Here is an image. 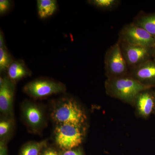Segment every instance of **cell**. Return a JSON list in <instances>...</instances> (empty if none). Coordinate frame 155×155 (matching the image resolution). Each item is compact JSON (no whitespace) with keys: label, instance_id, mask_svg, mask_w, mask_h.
I'll list each match as a JSON object with an SVG mask.
<instances>
[{"label":"cell","instance_id":"1","mask_svg":"<svg viewBox=\"0 0 155 155\" xmlns=\"http://www.w3.org/2000/svg\"><path fill=\"white\" fill-rule=\"evenodd\" d=\"M104 86L108 96L132 106L139 93L151 88L142 84L129 74L122 77L107 78Z\"/></svg>","mask_w":155,"mask_h":155},{"label":"cell","instance_id":"2","mask_svg":"<svg viewBox=\"0 0 155 155\" xmlns=\"http://www.w3.org/2000/svg\"><path fill=\"white\" fill-rule=\"evenodd\" d=\"M51 116L56 125L68 123L86 127V113L73 98L64 97L58 101L53 107Z\"/></svg>","mask_w":155,"mask_h":155},{"label":"cell","instance_id":"3","mask_svg":"<svg viewBox=\"0 0 155 155\" xmlns=\"http://www.w3.org/2000/svg\"><path fill=\"white\" fill-rule=\"evenodd\" d=\"M86 127L74 124L56 125L54 141L60 150H71L81 146L84 139Z\"/></svg>","mask_w":155,"mask_h":155},{"label":"cell","instance_id":"4","mask_svg":"<svg viewBox=\"0 0 155 155\" xmlns=\"http://www.w3.org/2000/svg\"><path fill=\"white\" fill-rule=\"evenodd\" d=\"M104 65L107 78L122 77L129 74V67L123 55L119 41L107 50Z\"/></svg>","mask_w":155,"mask_h":155},{"label":"cell","instance_id":"5","mask_svg":"<svg viewBox=\"0 0 155 155\" xmlns=\"http://www.w3.org/2000/svg\"><path fill=\"white\" fill-rule=\"evenodd\" d=\"M66 91L64 84L48 78L35 79L25 84L23 91L34 98H41Z\"/></svg>","mask_w":155,"mask_h":155},{"label":"cell","instance_id":"6","mask_svg":"<svg viewBox=\"0 0 155 155\" xmlns=\"http://www.w3.org/2000/svg\"><path fill=\"white\" fill-rule=\"evenodd\" d=\"M118 41L146 47L153 48L155 46V38L133 22L122 27L119 33Z\"/></svg>","mask_w":155,"mask_h":155},{"label":"cell","instance_id":"7","mask_svg":"<svg viewBox=\"0 0 155 155\" xmlns=\"http://www.w3.org/2000/svg\"><path fill=\"white\" fill-rule=\"evenodd\" d=\"M21 113L25 125L34 133L40 132L45 125L44 111L36 103L29 101H25L22 102Z\"/></svg>","mask_w":155,"mask_h":155},{"label":"cell","instance_id":"8","mask_svg":"<svg viewBox=\"0 0 155 155\" xmlns=\"http://www.w3.org/2000/svg\"><path fill=\"white\" fill-rule=\"evenodd\" d=\"M118 41L129 69L153 59V48L128 44Z\"/></svg>","mask_w":155,"mask_h":155},{"label":"cell","instance_id":"9","mask_svg":"<svg viewBox=\"0 0 155 155\" xmlns=\"http://www.w3.org/2000/svg\"><path fill=\"white\" fill-rule=\"evenodd\" d=\"M136 116L147 119L154 114L155 108V88L146 89L139 93L133 106Z\"/></svg>","mask_w":155,"mask_h":155},{"label":"cell","instance_id":"10","mask_svg":"<svg viewBox=\"0 0 155 155\" xmlns=\"http://www.w3.org/2000/svg\"><path fill=\"white\" fill-rule=\"evenodd\" d=\"M15 84L7 75L0 78V111L4 116H14Z\"/></svg>","mask_w":155,"mask_h":155},{"label":"cell","instance_id":"11","mask_svg":"<svg viewBox=\"0 0 155 155\" xmlns=\"http://www.w3.org/2000/svg\"><path fill=\"white\" fill-rule=\"evenodd\" d=\"M129 74L142 84L155 88V61L153 59L129 69Z\"/></svg>","mask_w":155,"mask_h":155},{"label":"cell","instance_id":"12","mask_svg":"<svg viewBox=\"0 0 155 155\" xmlns=\"http://www.w3.org/2000/svg\"><path fill=\"white\" fill-rule=\"evenodd\" d=\"M7 72V76L15 83L31 75V71L22 60L13 61Z\"/></svg>","mask_w":155,"mask_h":155},{"label":"cell","instance_id":"13","mask_svg":"<svg viewBox=\"0 0 155 155\" xmlns=\"http://www.w3.org/2000/svg\"><path fill=\"white\" fill-rule=\"evenodd\" d=\"M133 22L143 28L155 38V12H140L134 18Z\"/></svg>","mask_w":155,"mask_h":155},{"label":"cell","instance_id":"14","mask_svg":"<svg viewBox=\"0 0 155 155\" xmlns=\"http://www.w3.org/2000/svg\"><path fill=\"white\" fill-rule=\"evenodd\" d=\"M37 8L40 18L46 19L55 13L58 9V2L55 0H38Z\"/></svg>","mask_w":155,"mask_h":155},{"label":"cell","instance_id":"15","mask_svg":"<svg viewBox=\"0 0 155 155\" xmlns=\"http://www.w3.org/2000/svg\"><path fill=\"white\" fill-rule=\"evenodd\" d=\"M47 144L46 140L28 142L22 146L18 155H40Z\"/></svg>","mask_w":155,"mask_h":155},{"label":"cell","instance_id":"16","mask_svg":"<svg viewBox=\"0 0 155 155\" xmlns=\"http://www.w3.org/2000/svg\"><path fill=\"white\" fill-rule=\"evenodd\" d=\"M14 127V117L7 116L3 117L0 122V141L7 143L13 133Z\"/></svg>","mask_w":155,"mask_h":155},{"label":"cell","instance_id":"17","mask_svg":"<svg viewBox=\"0 0 155 155\" xmlns=\"http://www.w3.org/2000/svg\"><path fill=\"white\" fill-rule=\"evenodd\" d=\"M87 2L97 8L105 11H112L120 5L119 0H89Z\"/></svg>","mask_w":155,"mask_h":155},{"label":"cell","instance_id":"18","mask_svg":"<svg viewBox=\"0 0 155 155\" xmlns=\"http://www.w3.org/2000/svg\"><path fill=\"white\" fill-rule=\"evenodd\" d=\"M13 58L6 47L0 48V72H7L13 61Z\"/></svg>","mask_w":155,"mask_h":155},{"label":"cell","instance_id":"19","mask_svg":"<svg viewBox=\"0 0 155 155\" xmlns=\"http://www.w3.org/2000/svg\"><path fill=\"white\" fill-rule=\"evenodd\" d=\"M61 155H85L81 147L71 150H60Z\"/></svg>","mask_w":155,"mask_h":155},{"label":"cell","instance_id":"20","mask_svg":"<svg viewBox=\"0 0 155 155\" xmlns=\"http://www.w3.org/2000/svg\"><path fill=\"white\" fill-rule=\"evenodd\" d=\"M12 2L8 0L0 1V14L1 15L5 14L11 8Z\"/></svg>","mask_w":155,"mask_h":155},{"label":"cell","instance_id":"21","mask_svg":"<svg viewBox=\"0 0 155 155\" xmlns=\"http://www.w3.org/2000/svg\"><path fill=\"white\" fill-rule=\"evenodd\" d=\"M40 155H61L60 150L56 149L52 147H48L47 146L44 148Z\"/></svg>","mask_w":155,"mask_h":155},{"label":"cell","instance_id":"22","mask_svg":"<svg viewBox=\"0 0 155 155\" xmlns=\"http://www.w3.org/2000/svg\"><path fill=\"white\" fill-rule=\"evenodd\" d=\"M0 155H8L7 143L0 141Z\"/></svg>","mask_w":155,"mask_h":155},{"label":"cell","instance_id":"23","mask_svg":"<svg viewBox=\"0 0 155 155\" xmlns=\"http://www.w3.org/2000/svg\"><path fill=\"white\" fill-rule=\"evenodd\" d=\"M6 47L5 42V38H4V34L2 30L0 32V48Z\"/></svg>","mask_w":155,"mask_h":155},{"label":"cell","instance_id":"24","mask_svg":"<svg viewBox=\"0 0 155 155\" xmlns=\"http://www.w3.org/2000/svg\"><path fill=\"white\" fill-rule=\"evenodd\" d=\"M153 59L155 61V46L153 48Z\"/></svg>","mask_w":155,"mask_h":155},{"label":"cell","instance_id":"25","mask_svg":"<svg viewBox=\"0 0 155 155\" xmlns=\"http://www.w3.org/2000/svg\"><path fill=\"white\" fill-rule=\"evenodd\" d=\"M154 114H155V108L154 112Z\"/></svg>","mask_w":155,"mask_h":155}]
</instances>
